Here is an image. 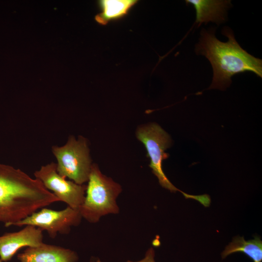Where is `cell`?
I'll return each instance as SVG.
<instances>
[{
  "mask_svg": "<svg viewBox=\"0 0 262 262\" xmlns=\"http://www.w3.org/2000/svg\"><path fill=\"white\" fill-rule=\"evenodd\" d=\"M222 34L228 40L223 42L215 35V30L203 28L196 45L197 55L206 57L213 69V78L209 89L224 90L231 83V77L249 71L262 77V61L244 49L236 40L232 30L225 27Z\"/></svg>",
  "mask_w": 262,
  "mask_h": 262,
  "instance_id": "cell-1",
  "label": "cell"
},
{
  "mask_svg": "<svg viewBox=\"0 0 262 262\" xmlns=\"http://www.w3.org/2000/svg\"><path fill=\"white\" fill-rule=\"evenodd\" d=\"M57 201L59 199L39 180L0 163V222L5 227Z\"/></svg>",
  "mask_w": 262,
  "mask_h": 262,
  "instance_id": "cell-2",
  "label": "cell"
},
{
  "mask_svg": "<svg viewBox=\"0 0 262 262\" xmlns=\"http://www.w3.org/2000/svg\"><path fill=\"white\" fill-rule=\"evenodd\" d=\"M87 181L86 196L78 209L82 218L95 223L103 216L118 213L116 199L122 191L120 184L103 175L95 164Z\"/></svg>",
  "mask_w": 262,
  "mask_h": 262,
  "instance_id": "cell-3",
  "label": "cell"
},
{
  "mask_svg": "<svg viewBox=\"0 0 262 262\" xmlns=\"http://www.w3.org/2000/svg\"><path fill=\"white\" fill-rule=\"evenodd\" d=\"M52 152L57 163V171L62 177L78 184L87 181L92 166L87 140L82 136H70L62 146H53Z\"/></svg>",
  "mask_w": 262,
  "mask_h": 262,
  "instance_id": "cell-4",
  "label": "cell"
},
{
  "mask_svg": "<svg viewBox=\"0 0 262 262\" xmlns=\"http://www.w3.org/2000/svg\"><path fill=\"white\" fill-rule=\"evenodd\" d=\"M138 139L144 144L150 159L149 167L157 177L160 185L171 192H180L186 198L195 199L200 202V195L186 194L176 188L168 179L162 168V162L169 155L165 150L170 147L169 135L158 124L151 123L139 127L136 131Z\"/></svg>",
  "mask_w": 262,
  "mask_h": 262,
  "instance_id": "cell-5",
  "label": "cell"
},
{
  "mask_svg": "<svg viewBox=\"0 0 262 262\" xmlns=\"http://www.w3.org/2000/svg\"><path fill=\"white\" fill-rule=\"evenodd\" d=\"M82 219L79 210L69 206L61 211L43 208L39 212H35L27 217L11 224V226H33L43 231L46 230L50 237L54 238L58 233L62 234L69 233L71 227L79 225Z\"/></svg>",
  "mask_w": 262,
  "mask_h": 262,
  "instance_id": "cell-6",
  "label": "cell"
},
{
  "mask_svg": "<svg viewBox=\"0 0 262 262\" xmlns=\"http://www.w3.org/2000/svg\"><path fill=\"white\" fill-rule=\"evenodd\" d=\"M34 175L47 190L52 191L60 201L65 202L68 206L79 209L82 204L87 186L77 184L62 177L57 171L56 163L51 162L42 166Z\"/></svg>",
  "mask_w": 262,
  "mask_h": 262,
  "instance_id": "cell-7",
  "label": "cell"
},
{
  "mask_svg": "<svg viewBox=\"0 0 262 262\" xmlns=\"http://www.w3.org/2000/svg\"><path fill=\"white\" fill-rule=\"evenodd\" d=\"M43 238V230L31 225L16 232L6 233L0 236V259L8 262L20 248L41 245Z\"/></svg>",
  "mask_w": 262,
  "mask_h": 262,
  "instance_id": "cell-8",
  "label": "cell"
},
{
  "mask_svg": "<svg viewBox=\"0 0 262 262\" xmlns=\"http://www.w3.org/2000/svg\"><path fill=\"white\" fill-rule=\"evenodd\" d=\"M19 262H77V253L71 249L42 243L36 247H28L17 254Z\"/></svg>",
  "mask_w": 262,
  "mask_h": 262,
  "instance_id": "cell-9",
  "label": "cell"
},
{
  "mask_svg": "<svg viewBox=\"0 0 262 262\" xmlns=\"http://www.w3.org/2000/svg\"><path fill=\"white\" fill-rule=\"evenodd\" d=\"M186 4H192L196 13V23L198 26L209 22L217 25L226 21L227 10L232 6L230 0H187Z\"/></svg>",
  "mask_w": 262,
  "mask_h": 262,
  "instance_id": "cell-10",
  "label": "cell"
},
{
  "mask_svg": "<svg viewBox=\"0 0 262 262\" xmlns=\"http://www.w3.org/2000/svg\"><path fill=\"white\" fill-rule=\"evenodd\" d=\"M137 0H100L98 2L101 12L95 16L96 21L106 25L112 21L118 20L127 16L138 2Z\"/></svg>",
  "mask_w": 262,
  "mask_h": 262,
  "instance_id": "cell-11",
  "label": "cell"
},
{
  "mask_svg": "<svg viewBox=\"0 0 262 262\" xmlns=\"http://www.w3.org/2000/svg\"><path fill=\"white\" fill-rule=\"evenodd\" d=\"M235 252L245 253L253 262H262V241L258 236L248 241L245 240L244 237H235L222 252L221 257L223 259H225L229 255Z\"/></svg>",
  "mask_w": 262,
  "mask_h": 262,
  "instance_id": "cell-12",
  "label": "cell"
},
{
  "mask_svg": "<svg viewBox=\"0 0 262 262\" xmlns=\"http://www.w3.org/2000/svg\"><path fill=\"white\" fill-rule=\"evenodd\" d=\"M155 251L152 247L149 248L146 252L145 257L140 261L137 262H132L128 261L126 262H155L154 260ZM96 262H102L98 260Z\"/></svg>",
  "mask_w": 262,
  "mask_h": 262,
  "instance_id": "cell-13",
  "label": "cell"
},
{
  "mask_svg": "<svg viewBox=\"0 0 262 262\" xmlns=\"http://www.w3.org/2000/svg\"><path fill=\"white\" fill-rule=\"evenodd\" d=\"M2 262V261H1V259H0V262Z\"/></svg>",
  "mask_w": 262,
  "mask_h": 262,
  "instance_id": "cell-14",
  "label": "cell"
}]
</instances>
